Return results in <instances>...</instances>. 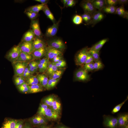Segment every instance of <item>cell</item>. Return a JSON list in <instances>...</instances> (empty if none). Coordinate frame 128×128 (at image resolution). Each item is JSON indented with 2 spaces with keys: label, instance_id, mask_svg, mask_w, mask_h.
<instances>
[{
  "label": "cell",
  "instance_id": "1",
  "mask_svg": "<svg viewBox=\"0 0 128 128\" xmlns=\"http://www.w3.org/2000/svg\"><path fill=\"white\" fill-rule=\"evenodd\" d=\"M87 47H85L78 51L75 56L76 64L78 65H84L86 61L89 49Z\"/></svg>",
  "mask_w": 128,
  "mask_h": 128
},
{
  "label": "cell",
  "instance_id": "2",
  "mask_svg": "<svg viewBox=\"0 0 128 128\" xmlns=\"http://www.w3.org/2000/svg\"><path fill=\"white\" fill-rule=\"evenodd\" d=\"M103 124L107 128H118L117 117L110 115H104L103 116Z\"/></svg>",
  "mask_w": 128,
  "mask_h": 128
},
{
  "label": "cell",
  "instance_id": "3",
  "mask_svg": "<svg viewBox=\"0 0 128 128\" xmlns=\"http://www.w3.org/2000/svg\"><path fill=\"white\" fill-rule=\"evenodd\" d=\"M47 44L48 46L62 51L64 50L66 48L64 42L59 38H54L50 39L47 41Z\"/></svg>",
  "mask_w": 128,
  "mask_h": 128
},
{
  "label": "cell",
  "instance_id": "4",
  "mask_svg": "<svg viewBox=\"0 0 128 128\" xmlns=\"http://www.w3.org/2000/svg\"><path fill=\"white\" fill-rule=\"evenodd\" d=\"M21 52L18 45L14 46L7 53L6 58L13 64Z\"/></svg>",
  "mask_w": 128,
  "mask_h": 128
},
{
  "label": "cell",
  "instance_id": "5",
  "mask_svg": "<svg viewBox=\"0 0 128 128\" xmlns=\"http://www.w3.org/2000/svg\"><path fill=\"white\" fill-rule=\"evenodd\" d=\"M74 78L76 81L82 82H87L90 79L88 72L83 68L79 69L76 72Z\"/></svg>",
  "mask_w": 128,
  "mask_h": 128
},
{
  "label": "cell",
  "instance_id": "6",
  "mask_svg": "<svg viewBox=\"0 0 128 128\" xmlns=\"http://www.w3.org/2000/svg\"><path fill=\"white\" fill-rule=\"evenodd\" d=\"M63 54L62 51L59 50L48 46L46 47L45 56L49 60L52 59L55 56H62Z\"/></svg>",
  "mask_w": 128,
  "mask_h": 128
},
{
  "label": "cell",
  "instance_id": "7",
  "mask_svg": "<svg viewBox=\"0 0 128 128\" xmlns=\"http://www.w3.org/2000/svg\"><path fill=\"white\" fill-rule=\"evenodd\" d=\"M29 62H15L13 63L15 75H22L26 67L27 66Z\"/></svg>",
  "mask_w": 128,
  "mask_h": 128
},
{
  "label": "cell",
  "instance_id": "8",
  "mask_svg": "<svg viewBox=\"0 0 128 128\" xmlns=\"http://www.w3.org/2000/svg\"><path fill=\"white\" fill-rule=\"evenodd\" d=\"M80 5L83 9L84 12L92 14L96 11L92 3V0H83L80 3Z\"/></svg>",
  "mask_w": 128,
  "mask_h": 128
},
{
  "label": "cell",
  "instance_id": "9",
  "mask_svg": "<svg viewBox=\"0 0 128 128\" xmlns=\"http://www.w3.org/2000/svg\"><path fill=\"white\" fill-rule=\"evenodd\" d=\"M116 117L118 120V128H124L128 125V112L119 113Z\"/></svg>",
  "mask_w": 128,
  "mask_h": 128
},
{
  "label": "cell",
  "instance_id": "10",
  "mask_svg": "<svg viewBox=\"0 0 128 128\" xmlns=\"http://www.w3.org/2000/svg\"><path fill=\"white\" fill-rule=\"evenodd\" d=\"M43 116L47 119L55 120L60 118V115L54 110L51 107L49 106L45 110Z\"/></svg>",
  "mask_w": 128,
  "mask_h": 128
},
{
  "label": "cell",
  "instance_id": "11",
  "mask_svg": "<svg viewBox=\"0 0 128 128\" xmlns=\"http://www.w3.org/2000/svg\"><path fill=\"white\" fill-rule=\"evenodd\" d=\"M19 46L22 52L32 54L35 50L33 41H22Z\"/></svg>",
  "mask_w": 128,
  "mask_h": 128
},
{
  "label": "cell",
  "instance_id": "12",
  "mask_svg": "<svg viewBox=\"0 0 128 128\" xmlns=\"http://www.w3.org/2000/svg\"><path fill=\"white\" fill-rule=\"evenodd\" d=\"M105 16L101 10H96L92 15L91 20L88 25H91L93 27L96 24L102 20Z\"/></svg>",
  "mask_w": 128,
  "mask_h": 128
},
{
  "label": "cell",
  "instance_id": "13",
  "mask_svg": "<svg viewBox=\"0 0 128 128\" xmlns=\"http://www.w3.org/2000/svg\"><path fill=\"white\" fill-rule=\"evenodd\" d=\"M60 21V20H59L57 23H54L53 25L47 28L46 33V35L47 37H52L56 35L57 32Z\"/></svg>",
  "mask_w": 128,
  "mask_h": 128
},
{
  "label": "cell",
  "instance_id": "14",
  "mask_svg": "<svg viewBox=\"0 0 128 128\" xmlns=\"http://www.w3.org/2000/svg\"><path fill=\"white\" fill-rule=\"evenodd\" d=\"M31 120L32 123L35 125L44 124L47 121V119L44 117L38 114L32 117Z\"/></svg>",
  "mask_w": 128,
  "mask_h": 128
},
{
  "label": "cell",
  "instance_id": "15",
  "mask_svg": "<svg viewBox=\"0 0 128 128\" xmlns=\"http://www.w3.org/2000/svg\"><path fill=\"white\" fill-rule=\"evenodd\" d=\"M31 27L35 36L40 38L42 36L38 21L37 20H33L31 24Z\"/></svg>",
  "mask_w": 128,
  "mask_h": 128
},
{
  "label": "cell",
  "instance_id": "16",
  "mask_svg": "<svg viewBox=\"0 0 128 128\" xmlns=\"http://www.w3.org/2000/svg\"><path fill=\"white\" fill-rule=\"evenodd\" d=\"M33 59L32 54H28L22 52L15 62H29Z\"/></svg>",
  "mask_w": 128,
  "mask_h": 128
},
{
  "label": "cell",
  "instance_id": "17",
  "mask_svg": "<svg viewBox=\"0 0 128 128\" xmlns=\"http://www.w3.org/2000/svg\"><path fill=\"white\" fill-rule=\"evenodd\" d=\"M49 61V60L45 57L40 60L38 62V69L39 72L44 73L46 72Z\"/></svg>",
  "mask_w": 128,
  "mask_h": 128
},
{
  "label": "cell",
  "instance_id": "18",
  "mask_svg": "<svg viewBox=\"0 0 128 128\" xmlns=\"http://www.w3.org/2000/svg\"><path fill=\"white\" fill-rule=\"evenodd\" d=\"M46 48L35 49L32 54L33 59H39L45 56Z\"/></svg>",
  "mask_w": 128,
  "mask_h": 128
},
{
  "label": "cell",
  "instance_id": "19",
  "mask_svg": "<svg viewBox=\"0 0 128 128\" xmlns=\"http://www.w3.org/2000/svg\"><path fill=\"white\" fill-rule=\"evenodd\" d=\"M51 107L55 111L60 115L61 105L60 101L58 97L55 96L53 103Z\"/></svg>",
  "mask_w": 128,
  "mask_h": 128
},
{
  "label": "cell",
  "instance_id": "20",
  "mask_svg": "<svg viewBox=\"0 0 128 128\" xmlns=\"http://www.w3.org/2000/svg\"><path fill=\"white\" fill-rule=\"evenodd\" d=\"M60 69L56 67L52 62L49 61L45 73L47 76L50 77L55 72Z\"/></svg>",
  "mask_w": 128,
  "mask_h": 128
},
{
  "label": "cell",
  "instance_id": "21",
  "mask_svg": "<svg viewBox=\"0 0 128 128\" xmlns=\"http://www.w3.org/2000/svg\"><path fill=\"white\" fill-rule=\"evenodd\" d=\"M37 77L39 84L45 88L49 79L45 73H42L38 74Z\"/></svg>",
  "mask_w": 128,
  "mask_h": 128
},
{
  "label": "cell",
  "instance_id": "22",
  "mask_svg": "<svg viewBox=\"0 0 128 128\" xmlns=\"http://www.w3.org/2000/svg\"><path fill=\"white\" fill-rule=\"evenodd\" d=\"M33 41V45L35 49L46 48V44L40 38L35 37Z\"/></svg>",
  "mask_w": 128,
  "mask_h": 128
},
{
  "label": "cell",
  "instance_id": "23",
  "mask_svg": "<svg viewBox=\"0 0 128 128\" xmlns=\"http://www.w3.org/2000/svg\"><path fill=\"white\" fill-rule=\"evenodd\" d=\"M108 38L102 39L98 41L90 48L91 49L99 52L104 44L108 41Z\"/></svg>",
  "mask_w": 128,
  "mask_h": 128
},
{
  "label": "cell",
  "instance_id": "24",
  "mask_svg": "<svg viewBox=\"0 0 128 128\" xmlns=\"http://www.w3.org/2000/svg\"><path fill=\"white\" fill-rule=\"evenodd\" d=\"M92 3L94 7L98 10H102L107 5L105 0H92Z\"/></svg>",
  "mask_w": 128,
  "mask_h": 128
},
{
  "label": "cell",
  "instance_id": "25",
  "mask_svg": "<svg viewBox=\"0 0 128 128\" xmlns=\"http://www.w3.org/2000/svg\"><path fill=\"white\" fill-rule=\"evenodd\" d=\"M44 88L39 83L32 85L30 86L28 93H32L42 92L45 90Z\"/></svg>",
  "mask_w": 128,
  "mask_h": 128
},
{
  "label": "cell",
  "instance_id": "26",
  "mask_svg": "<svg viewBox=\"0 0 128 128\" xmlns=\"http://www.w3.org/2000/svg\"><path fill=\"white\" fill-rule=\"evenodd\" d=\"M35 36L32 30H30L24 34L22 39V41H33Z\"/></svg>",
  "mask_w": 128,
  "mask_h": 128
},
{
  "label": "cell",
  "instance_id": "27",
  "mask_svg": "<svg viewBox=\"0 0 128 128\" xmlns=\"http://www.w3.org/2000/svg\"><path fill=\"white\" fill-rule=\"evenodd\" d=\"M17 121L13 119H6L3 123L1 128H15Z\"/></svg>",
  "mask_w": 128,
  "mask_h": 128
},
{
  "label": "cell",
  "instance_id": "28",
  "mask_svg": "<svg viewBox=\"0 0 128 128\" xmlns=\"http://www.w3.org/2000/svg\"><path fill=\"white\" fill-rule=\"evenodd\" d=\"M42 10L47 17L51 20L53 23H55V17L50 10L47 4L45 5Z\"/></svg>",
  "mask_w": 128,
  "mask_h": 128
},
{
  "label": "cell",
  "instance_id": "29",
  "mask_svg": "<svg viewBox=\"0 0 128 128\" xmlns=\"http://www.w3.org/2000/svg\"><path fill=\"white\" fill-rule=\"evenodd\" d=\"M25 82L29 86L39 83L37 76H34L32 75L25 78Z\"/></svg>",
  "mask_w": 128,
  "mask_h": 128
},
{
  "label": "cell",
  "instance_id": "30",
  "mask_svg": "<svg viewBox=\"0 0 128 128\" xmlns=\"http://www.w3.org/2000/svg\"><path fill=\"white\" fill-rule=\"evenodd\" d=\"M60 79V78L56 79L50 78L45 89L48 90L53 89L55 86Z\"/></svg>",
  "mask_w": 128,
  "mask_h": 128
},
{
  "label": "cell",
  "instance_id": "31",
  "mask_svg": "<svg viewBox=\"0 0 128 128\" xmlns=\"http://www.w3.org/2000/svg\"><path fill=\"white\" fill-rule=\"evenodd\" d=\"M55 96L54 94L49 95L43 98L42 100V102L51 107Z\"/></svg>",
  "mask_w": 128,
  "mask_h": 128
},
{
  "label": "cell",
  "instance_id": "32",
  "mask_svg": "<svg viewBox=\"0 0 128 128\" xmlns=\"http://www.w3.org/2000/svg\"><path fill=\"white\" fill-rule=\"evenodd\" d=\"M45 4H41L32 6L25 10L38 13L41 10H42Z\"/></svg>",
  "mask_w": 128,
  "mask_h": 128
},
{
  "label": "cell",
  "instance_id": "33",
  "mask_svg": "<svg viewBox=\"0 0 128 128\" xmlns=\"http://www.w3.org/2000/svg\"><path fill=\"white\" fill-rule=\"evenodd\" d=\"M38 62L34 61L29 62L27 66L29 70L33 74L36 72L38 69Z\"/></svg>",
  "mask_w": 128,
  "mask_h": 128
},
{
  "label": "cell",
  "instance_id": "34",
  "mask_svg": "<svg viewBox=\"0 0 128 128\" xmlns=\"http://www.w3.org/2000/svg\"><path fill=\"white\" fill-rule=\"evenodd\" d=\"M117 7L114 6L106 5L101 10L102 12L107 14L115 13Z\"/></svg>",
  "mask_w": 128,
  "mask_h": 128
},
{
  "label": "cell",
  "instance_id": "35",
  "mask_svg": "<svg viewBox=\"0 0 128 128\" xmlns=\"http://www.w3.org/2000/svg\"><path fill=\"white\" fill-rule=\"evenodd\" d=\"M15 76L14 78V81L15 85L17 87L25 82V78L23 75Z\"/></svg>",
  "mask_w": 128,
  "mask_h": 128
},
{
  "label": "cell",
  "instance_id": "36",
  "mask_svg": "<svg viewBox=\"0 0 128 128\" xmlns=\"http://www.w3.org/2000/svg\"><path fill=\"white\" fill-rule=\"evenodd\" d=\"M128 99V96L123 101L114 106L112 110L111 113L113 114L119 111L122 106Z\"/></svg>",
  "mask_w": 128,
  "mask_h": 128
},
{
  "label": "cell",
  "instance_id": "37",
  "mask_svg": "<svg viewBox=\"0 0 128 128\" xmlns=\"http://www.w3.org/2000/svg\"><path fill=\"white\" fill-rule=\"evenodd\" d=\"M88 52L92 57L94 62H96L100 59L99 52L89 48Z\"/></svg>",
  "mask_w": 128,
  "mask_h": 128
},
{
  "label": "cell",
  "instance_id": "38",
  "mask_svg": "<svg viewBox=\"0 0 128 128\" xmlns=\"http://www.w3.org/2000/svg\"><path fill=\"white\" fill-rule=\"evenodd\" d=\"M64 69H60L55 72L50 77V78L56 79L60 78L64 71Z\"/></svg>",
  "mask_w": 128,
  "mask_h": 128
},
{
  "label": "cell",
  "instance_id": "39",
  "mask_svg": "<svg viewBox=\"0 0 128 128\" xmlns=\"http://www.w3.org/2000/svg\"><path fill=\"white\" fill-rule=\"evenodd\" d=\"M94 71H97L102 69L104 65L101 62L100 59L93 62Z\"/></svg>",
  "mask_w": 128,
  "mask_h": 128
},
{
  "label": "cell",
  "instance_id": "40",
  "mask_svg": "<svg viewBox=\"0 0 128 128\" xmlns=\"http://www.w3.org/2000/svg\"><path fill=\"white\" fill-rule=\"evenodd\" d=\"M49 106L42 102L40 105L37 112V114L43 116L45 110Z\"/></svg>",
  "mask_w": 128,
  "mask_h": 128
},
{
  "label": "cell",
  "instance_id": "41",
  "mask_svg": "<svg viewBox=\"0 0 128 128\" xmlns=\"http://www.w3.org/2000/svg\"><path fill=\"white\" fill-rule=\"evenodd\" d=\"M73 21L74 24L76 25H79L82 23L83 19L81 16L76 14L73 17Z\"/></svg>",
  "mask_w": 128,
  "mask_h": 128
},
{
  "label": "cell",
  "instance_id": "42",
  "mask_svg": "<svg viewBox=\"0 0 128 128\" xmlns=\"http://www.w3.org/2000/svg\"><path fill=\"white\" fill-rule=\"evenodd\" d=\"M83 68L87 72L94 71L93 62L84 64Z\"/></svg>",
  "mask_w": 128,
  "mask_h": 128
},
{
  "label": "cell",
  "instance_id": "43",
  "mask_svg": "<svg viewBox=\"0 0 128 128\" xmlns=\"http://www.w3.org/2000/svg\"><path fill=\"white\" fill-rule=\"evenodd\" d=\"M25 13L27 16L32 20H33L36 18L38 15V13L32 12L25 11Z\"/></svg>",
  "mask_w": 128,
  "mask_h": 128
},
{
  "label": "cell",
  "instance_id": "44",
  "mask_svg": "<svg viewBox=\"0 0 128 128\" xmlns=\"http://www.w3.org/2000/svg\"><path fill=\"white\" fill-rule=\"evenodd\" d=\"M32 74L29 70V68L27 66L25 68L22 75L25 79L30 76L32 75Z\"/></svg>",
  "mask_w": 128,
  "mask_h": 128
},
{
  "label": "cell",
  "instance_id": "45",
  "mask_svg": "<svg viewBox=\"0 0 128 128\" xmlns=\"http://www.w3.org/2000/svg\"><path fill=\"white\" fill-rule=\"evenodd\" d=\"M105 2L107 5L114 6L118 4V0H106Z\"/></svg>",
  "mask_w": 128,
  "mask_h": 128
},
{
  "label": "cell",
  "instance_id": "46",
  "mask_svg": "<svg viewBox=\"0 0 128 128\" xmlns=\"http://www.w3.org/2000/svg\"><path fill=\"white\" fill-rule=\"evenodd\" d=\"M115 14L124 18H128V13L127 11L119 12L116 13Z\"/></svg>",
  "mask_w": 128,
  "mask_h": 128
},
{
  "label": "cell",
  "instance_id": "47",
  "mask_svg": "<svg viewBox=\"0 0 128 128\" xmlns=\"http://www.w3.org/2000/svg\"><path fill=\"white\" fill-rule=\"evenodd\" d=\"M93 58L91 55L88 52L86 61L85 64H88L94 62Z\"/></svg>",
  "mask_w": 128,
  "mask_h": 128
},
{
  "label": "cell",
  "instance_id": "48",
  "mask_svg": "<svg viewBox=\"0 0 128 128\" xmlns=\"http://www.w3.org/2000/svg\"><path fill=\"white\" fill-rule=\"evenodd\" d=\"M76 3V1L74 0H68L66 7H72L75 6Z\"/></svg>",
  "mask_w": 128,
  "mask_h": 128
},
{
  "label": "cell",
  "instance_id": "49",
  "mask_svg": "<svg viewBox=\"0 0 128 128\" xmlns=\"http://www.w3.org/2000/svg\"><path fill=\"white\" fill-rule=\"evenodd\" d=\"M23 123L22 120L17 121L15 128H22Z\"/></svg>",
  "mask_w": 128,
  "mask_h": 128
},
{
  "label": "cell",
  "instance_id": "50",
  "mask_svg": "<svg viewBox=\"0 0 128 128\" xmlns=\"http://www.w3.org/2000/svg\"><path fill=\"white\" fill-rule=\"evenodd\" d=\"M52 63L53 64H55L56 67L59 69H61L62 68L65 67L66 66V64H61L58 62Z\"/></svg>",
  "mask_w": 128,
  "mask_h": 128
},
{
  "label": "cell",
  "instance_id": "51",
  "mask_svg": "<svg viewBox=\"0 0 128 128\" xmlns=\"http://www.w3.org/2000/svg\"><path fill=\"white\" fill-rule=\"evenodd\" d=\"M125 11L123 5H121L119 7L117 8L115 13H116L121 11Z\"/></svg>",
  "mask_w": 128,
  "mask_h": 128
},
{
  "label": "cell",
  "instance_id": "52",
  "mask_svg": "<svg viewBox=\"0 0 128 128\" xmlns=\"http://www.w3.org/2000/svg\"><path fill=\"white\" fill-rule=\"evenodd\" d=\"M29 88L30 86H28L23 89L19 90L22 93H28Z\"/></svg>",
  "mask_w": 128,
  "mask_h": 128
},
{
  "label": "cell",
  "instance_id": "53",
  "mask_svg": "<svg viewBox=\"0 0 128 128\" xmlns=\"http://www.w3.org/2000/svg\"><path fill=\"white\" fill-rule=\"evenodd\" d=\"M28 86L27 83L25 82L23 83L18 86V88L19 90L23 89L27 86Z\"/></svg>",
  "mask_w": 128,
  "mask_h": 128
},
{
  "label": "cell",
  "instance_id": "54",
  "mask_svg": "<svg viewBox=\"0 0 128 128\" xmlns=\"http://www.w3.org/2000/svg\"><path fill=\"white\" fill-rule=\"evenodd\" d=\"M128 0H118V4L121 5H123L128 3Z\"/></svg>",
  "mask_w": 128,
  "mask_h": 128
},
{
  "label": "cell",
  "instance_id": "55",
  "mask_svg": "<svg viewBox=\"0 0 128 128\" xmlns=\"http://www.w3.org/2000/svg\"><path fill=\"white\" fill-rule=\"evenodd\" d=\"M35 1L40 2L42 4H47L49 2V0H35Z\"/></svg>",
  "mask_w": 128,
  "mask_h": 128
},
{
  "label": "cell",
  "instance_id": "56",
  "mask_svg": "<svg viewBox=\"0 0 128 128\" xmlns=\"http://www.w3.org/2000/svg\"><path fill=\"white\" fill-rule=\"evenodd\" d=\"M68 1V0H61L63 4L64 8L66 7Z\"/></svg>",
  "mask_w": 128,
  "mask_h": 128
},
{
  "label": "cell",
  "instance_id": "57",
  "mask_svg": "<svg viewBox=\"0 0 128 128\" xmlns=\"http://www.w3.org/2000/svg\"><path fill=\"white\" fill-rule=\"evenodd\" d=\"M23 128H31L30 125L28 124L25 125Z\"/></svg>",
  "mask_w": 128,
  "mask_h": 128
},
{
  "label": "cell",
  "instance_id": "58",
  "mask_svg": "<svg viewBox=\"0 0 128 128\" xmlns=\"http://www.w3.org/2000/svg\"><path fill=\"white\" fill-rule=\"evenodd\" d=\"M57 128H69L67 127H66L64 126H59Z\"/></svg>",
  "mask_w": 128,
  "mask_h": 128
},
{
  "label": "cell",
  "instance_id": "59",
  "mask_svg": "<svg viewBox=\"0 0 128 128\" xmlns=\"http://www.w3.org/2000/svg\"><path fill=\"white\" fill-rule=\"evenodd\" d=\"M39 128H50L49 127H48V126H41Z\"/></svg>",
  "mask_w": 128,
  "mask_h": 128
},
{
  "label": "cell",
  "instance_id": "60",
  "mask_svg": "<svg viewBox=\"0 0 128 128\" xmlns=\"http://www.w3.org/2000/svg\"><path fill=\"white\" fill-rule=\"evenodd\" d=\"M124 128H128V125L125 126Z\"/></svg>",
  "mask_w": 128,
  "mask_h": 128
},
{
  "label": "cell",
  "instance_id": "61",
  "mask_svg": "<svg viewBox=\"0 0 128 128\" xmlns=\"http://www.w3.org/2000/svg\"><path fill=\"white\" fill-rule=\"evenodd\" d=\"M0 82H1V81H0Z\"/></svg>",
  "mask_w": 128,
  "mask_h": 128
}]
</instances>
